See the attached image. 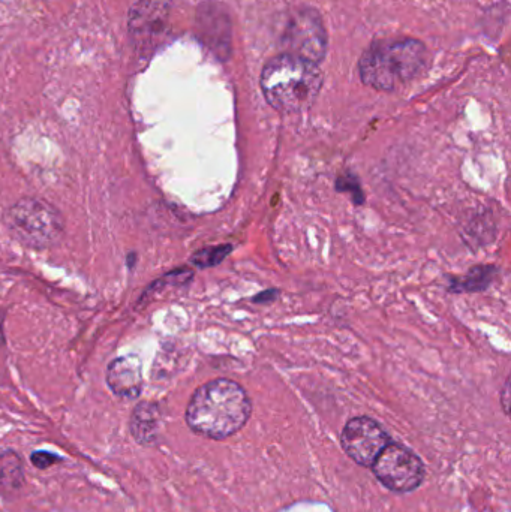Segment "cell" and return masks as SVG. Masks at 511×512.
I'll return each mask as SVG.
<instances>
[{
  "label": "cell",
  "instance_id": "6da1fadb",
  "mask_svg": "<svg viewBox=\"0 0 511 512\" xmlns=\"http://www.w3.org/2000/svg\"><path fill=\"white\" fill-rule=\"evenodd\" d=\"M252 405L242 385L230 379H215L201 385L186 408V423L204 438L225 439L243 429Z\"/></svg>",
  "mask_w": 511,
  "mask_h": 512
},
{
  "label": "cell",
  "instance_id": "7a4b0ae2",
  "mask_svg": "<svg viewBox=\"0 0 511 512\" xmlns=\"http://www.w3.org/2000/svg\"><path fill=\"white\" fill-rule=\"evenodd\" d=\"M323 86L317 63L294 54H282L264 66L261 89L267 102L282 113L308 110Z\"/></svg>",
  "mask_w": 511,
  "mask_h": 512
},
{
  "label": "cell",
  "instance_id": "3957f363",
  "mask_svg": "<svg viewBox=\"0 0 511 512\" xmlns=\"http://www.w3.org/2000/svg\"><path fill=\"white\" fill-rule=\"evenodd\" d=\"M428 59L425 44L417 39H386L365 51L360 60V75L366 86L392 92L425 71Z\"/></svg>",
  "mask_w": 511,
  "mask_h": 512
},
{
  "label": "cell",
  "instance_id": "277c9868",
  "mask_svg": "<svg viewBox=\"0 0 511 512\" xmlns=\"http://www.w3.org/2000/svg\"><path fill=\"white\" fill-rule=\"evenodd\" d=\"M18 240L33 248L53 245L63 233L62 216L54 207L36 198H23L9 210L6 218Z\"/></svg>",
  "mask_w": 511,
  "mask_h": 512
},
{
  "label": "cell",
  "instance_id": "5b68a950",
  "mask_svg": "<svg viewBox=\"0 0 511 512\" xmlns=\"http://www.w3.org/2000/svg\"><path fill=\"white\" fill-rule=\"evenodd\" d=\"M375 477L393 492L416 490L425 480V465L417 454L404 445L390 442L371 466Z\"/></svg>",
  "mask_w": 511,
  "mask_h": 512
},
{
  "label": "cell",
  "instance_id": "8992f818",
  "mask_svg": "<svg viewBox=\"0 0 511 512\" xmlns=\"http://www.w3.org/2000/svg\"><path fill=\"white\" fill-rule=\"evenodd\" d=\"M341 441L345 453L354 462L360 466H372L392 439L377 421L369 417H357L348 421Z\"/></svg>",
  "mask_w": 511,
  "mask_h": 512
},
{
  "label": "cell",
  "instance_id": "52a82bcc",
  "mask_svg": "<svg viewBox=\"0 0 511 512\" xmlns=\"http://www.w3.org/2000/svg\"><path fill=\"white\" fill-rule=\"evenodd\" d=\"M285 44L288 45V54L320 62L326 53V32L320 18L311 11L297 15L285 33Z\"/></svg>",
  "mask_w": 511,
  "mask_h": 512
},
{
  "label": "cell",
  "instance_id": "ba28073f",
  "mask_svg": "<svg viewBox=\"0 0 511 512\" xmlns=\"http://www.w3.org/2000/svg\"><path fill=\"white\" fill-rule=\"evenodd\" d=\"M168 0H138L129 11V35L137 47L149 48L167 26Z\"/></svg>",
  "mask_w": 511,
  "mask_h": 512
},
{
  "label": "cell",
  "instance_id": "9c48e42d",
  "mask_svg": "<svg viewBox=\"0 0 511 512\" xmlns=\"http://www.w3.org/2000/svg\"><path fill=\"white\" fill-rule=\"evenodd\" d=\"M107 384L117 397L123 400H134L143 390V373L138 358H116L108 366Z\"/></svg>",
  "mask_w": 511,
  "mask_h": 512
},
{
  "label": "cell",
  "instance_id": "30bf717a",
  "mask_svg": "<svg viewBox=\"0 0 511 512\" xmlns=\"http://www.w3.org/2000/svg\"><path fill=\"white\" fill-rule=\"evenodd\" d=\"M159 409L155 403H140L132 412L131 433L140 445L156 441L159 432Z\"/></svg>",
  "mask_w": 511,
  "mask_h": 512
},
{
  "label": "cell",
  "instance_id": "8fae6325",
  "mask_svg": "<svg viewBox=\"0 0 511 512\" xmlns=\"http://www.w3.org/2000/svg\"><path fill=\"white\" fill-rule=\"evenodd\" d=\"M24 484L23 465L14 451L0 453V487L17 490Z\"/></svg>",
  "mask_w": 511,
  "mask_h": 512
},
{
  "label": "cell",
  "instance_id": "7c38bea8",
  "mask_svg": "<svg viewBox=\"0 0 511 512\" xmlns=\"http://www.w3.org/2000/svg\"><path fill=\"white\" fill-rule=\"evenodd\" d=\"M231 251H233L231 246H218V248L204 249V251L194 255L192 262L197 264L198 267H213V265L219 264Z\"/></svg>",
  "mask_w": 511,
  "mask_h": 512
},
{
  "label": "cell",
  "instance_id": "4fadbf2b",
  "mask_svg": "<svg viewBox=\"0 0 511 512\" xmlns=\"http://www.w3.org/2000/svg\"><path fill=\"white\" fill-rule=\"evenodd\" d=\"M491 268L488 270H482V268H476V270L471 271V276L468 277V280H464L462 282L461 288L458 289H468V291H477V289H482V286L479 285V282H482L483 285H488L489 274H491Z\"/></svg>",
  "mask_w": 511,
  "mask_h": 512
},
{
  "label": "cell",
  "instance_id": "5bb4252c",
  "mask_svg": "<svg viewBox=\"0 0 511 512\" xmlns=\"http://www.w3.org/2000/svg\"><path fill=\"white\" fill-rule=\"evenodd\" d=\"M30 462H32L35 468L47 469L53 466L54 463L62 462V459L54 453H48V451H35V453L30 456Z\"/></svg>",
  "mask_w": 511,
  "mask_h": 512
},
{
  "label": "cell",
  "instance_id": "9a60e30c",
  "mask_svg": "<svg viewBox=\"0 0 511 512\" xmlns=\"http://www.w3.org/2000/svg\"><path fill=\"white\" fill-rule=\"evenodd\" d=\"M3 339H5V337H3V318L2 315H0V346L3 345Z\"/></svg>",
  "mask_w": 511,
  "mask_h": 512
}]
</instances>
